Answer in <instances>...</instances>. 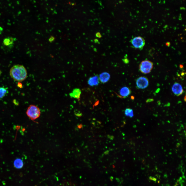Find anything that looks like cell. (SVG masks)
<instances>
[{"mask_svg":"<svg viewBox=\"0 0 186 186\" xmlns=\"http://www.w3.org/2000/svg\"><path fill=\"white\" fill-rule=\"evenodd\" d=\"M23 161L20 159H16L14 162V167L18 169H20L21 168L23 167Z\"/></svg>","mask_w":186,"mask_h":186,"instance_id":"7c38bea8","label":"cell"},{"mask_svg":"<svg viewBox=\"0 0 186 186\" xmlns=\"http://www.w3.org/2000/svg\"><path fill=\"white\" fill-rule=\"evenodd\" d=\"M16 38L9 36L4 38L2 43L3 47L6 50H10L13 47Z\"/></svg>","mask_w":186,"mask_h":186,"instance_id":"5b68a950","label":"cell"},{"mask_svg":"<svg viewBox=\"0 0 186 186\" xmlns=\"http://www.w3.org/2000/svg\"><path fill=\"white\" fill-rule=\"evenodd\" d=\"M18 86L19 87L21 88L22 87V84L20 82L18 83Z\"/></svg>","mask_w":186,"mask_h":186,"instance_id":"d6986e66","label":"cell"},{"mask_svg":"<svg viewBox=\"0 0 186 186\" xmlns=\"http://www.w3.org/2000/svg\"><path fill=\"white\" fill-rule=\"evenodd\" d=\"M107 137L108 138L111 140H113L114 138V137L113 136L109 135H107Z\"/></svg>","mask_w":186,"mask_h":186,"instance_id":"ac0fdd59","label":"cell"},{"mask_svg":"<svg viewBox=\"0 0 186 186\" xmlns=\"http://www.w3.org/2000/svg\"><path fill=\"white\" fill-rule=\"evenodd\" d=\"M1 73H2V72H1V71L0 70V75H1Z\"/></svg>","mask_w":186,"mask_h":186,"instance_id":"7402d4cb","label":"cell"},{"mask_svg":"<svg viewBox=\"0 0 186 186\" xmlns=\"http://www.w3.org/2000/svg\"><path fill=\"white\" fill-rule=\"evenodd\" d=\"M122 60L124 63L126 64L128 63L129 62V60L127 58L123 59Z\"/></svg>","mask_w":186,"mask_h":186,"instance_id":"2e32d148","label":"cell"},{"mask_svg":"<svg viewBox=\"0 0 186 186\" xmlns=\"http://www.w3.org/2000/svg\"><path fill=\"white\" fill-rule=\"evenodd\" d=\"M149 82L148 79L145 76H141L136 80V88L138 89H144L148 87Z\"/></svg>","mask_w":186,"mask_h":186,"instance_id":"8992f818","label":"cell"},{"mask_svg":"<svg viewBox=\"0 0 186 186\" xmlns=\"http://www.w3.org/2000/svg\"><path fill=\"white\" fill-rule=\"evenodd\" d=\"M131 90L128 87H124L122 88L119 91V96L122 98L127 97L131 93Z\"/></svg>","mask_w":186,"mask_h":186,"instance_id":"ba28073f","label":"cell"},{"mask_svg":"<svg viewBox=\"0 0 186 186\" xmlns=\"http://www.w3.org/2000/svg\"><path fill=\"white\" fill-rule=\"evenodd\" d=\"M81 91L79 88H75L74 89L72 92L71 93L70 96L73 98L79 99L81 94Z\"/></svg>","mask_w":186,"mask_h":186,"instance_id":"8fae6325","label":"cell"},{"mask_svg":"<svg viewBox=\"0 0 186 186\" xmlns=\"http://www.w3.org/2000/svg\"><path fill=\"white\" fill-rule=\"evenodd\" d=\"M125 113L126 116L130 118H132L134 116L133 110L130 108L126 109L125 111Z\"/></svg>","mask_w":186,"mask_h":186,"instance_id":"5bb4252c","label":"cell"},{"mask_svg":"<svg viewBox=\"0 0 186 186\" xmlns=\"http://www.w3.org/2000/svg\"><path fill=\"white\" fill-rule=\"evenodd\" d=\"M7 89L4 87H0V99L4 97L8 93Z\"/></svg>","mask_w":186,"mask_h":186,"instance_id":"4fadbf2b","label":"cell"},{"mask_svg":"<svg viewBox=\"0 0 186 186\" xmlns=\"http://www.w3.org/2000/svg\"><path fill=\"white\" fill-rule=\"evenodd\" d=\"M172 91L173 93L177 96L182 94L183 90L182 86L179 83L175 82L172 87Z\"/></svg>","mask_w":186,"mask_h":186,"instance_id":"52a82bcc","label":"cell"},{"mask_svg":"<svg viewBox=\"0 0 186 186\" xmlns=\"http://www.w3.org/2000/svg\"><path fill=\"white\" fill-rule=\"evenodd\" d=\"M153 67V63L148 60L142 61L139 65V69L142 73L146 74L150 72Z\"/></svg>","mask_w":186,"mask_h":186,"instance_id":"3957f363","label":"cell"},{"mask_svg":"<svg viewBox=\"0 0 186 186\" xmlns=\"http://www.w3.org/2000/svg\"><path fill=\"white\" fill-rule=\"evenodd\" d=\"M10 74L14 80L20 82L26 79L27 72L26 69L23 65L18 64L14 65L11 68Z\"/></svg>","mask_w":186,"mask_h":186,"instance_id":"6da1fadb","label":"cell"},{"mask_svg":"<svg viewBox=\"0 0 186 186\" xmlns=\"http://www.w3.org/2000/svg\"><path fill=\"white\" fill-rule=\"evenodd\" d=\"M130 42L134 48L140 50L143 49L145 44L144 39L140 36L131 39Z\"/></svg>","mask_w":186,"mask_h":186,"instance_id":"277c9868","label":"cell"},{"mask_svg":"<svg viewBox=\"0 0 186 186\" xmlns=\"http://www.w3.org/2000/svg\"><path fill=\"white\" fill-rule=\"evenodd\" d=\"M99 78L101 83H104L107 82L110 78V75L108 72H103L100 74L99 76Z\"/></svg>","mask_w":186,"mask_h":186,"instance_id":"30bf717a","label":"cell"},{"mask_svg":"<svg viewBox=\"0 0 186 186\" xmlns=\"http://www.w3.org/2000/svg\"><path fill=\"white\" fill-rule=\"evenodd\" d=\"M99 76L97 75L90 77L88 81V83L90 86H97L99 83Z\"/></svg>","mask_w":186,"mask_h":186,"instance_id":"9c48e42d","label":"cell"},{"mask_svg":"<svg viewBox=\"0 0 186 186\" xmlns=\"http://www.w3.org/2000/svg\"><path fill=\"white\" fill-rule=\"evenodd\" d=\"M55 39V38L53 36H51L49 39V41L50 43L53 41Z\"/></svg>","mask_w":186,"mask_h":186,"instance_id":"9a60e30c","label":"cell"},{"mask_svg":"<svg viewBox=\"0 0 186 186\" xmlns=\"http://www.w3.org/2000/svg\"><path fill=\"white\" fill-rule=\"evenodd\" d=\"M26 114L30 119L34 120L40 117L41 112L38 107L35 105H31L27 108Z\"/></svg>","mask_w":186,"mask_h":186,"instance_id":"7a4b0ae2","label":"cell"},{"mask_svg":"<svg viewBox=\"0 0 186 186\" xmlns=\"http://www.w3.org/2000/svg\"><path fill=\"white\" fill-rule=\"evenodd\" d=\"M184 100L185 102L186 101V97H185V96L184 98Z\"/></svg>","mask_w":186,"mask_h":186,"instance_id":"44dd1931","label":"cell"},{"mask_svg":"<svg viewBox=\"0 0 186 186\" xmlns=\"http://www.w3.org/2000/svg\"><path fill=\"white\" fill-rule=\"evenodd\" d=\"M78 126H79L78 127L79 128H81L82 127V124H80V125H79Z\"/></svg>","mask_w":186,"mask_h":186,"instance_id":"ffe728a7","label":"cell"},{"mask_svg":"<svg viewBox=\"0 0 186 186\" xmlns=\"http://www.w3.org/2000/svg\"><path fill=\"white\" fill-rule=\"evenodd\" d=\"M96 36L98 38H100L102 37V35L99 32H97L96 34Z\"/></svg>","mask_w":186,"mask_h":186,"instance_id":"e0dca14e","label":"cell"}]
</instances>
